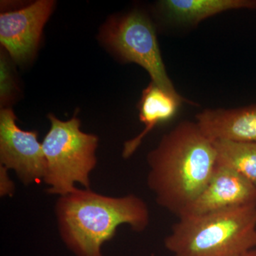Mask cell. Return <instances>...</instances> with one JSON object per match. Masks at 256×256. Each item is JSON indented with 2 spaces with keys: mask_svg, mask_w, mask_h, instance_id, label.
<instances>
[{
  "mask_svg": "<svg viewBox=\"0 0 256 256\" xmlns=\"http://www.w3.org/2000/svg\"><path fill=\"white\" fill-rule=\"evenodd\" d=\"M196 124L212 142L256 143V105L230 110L208 109L197 114Z\"/></svg>",
  "mask_w": 256,
  "mask_h": 256,
  "instance_id": "cell-9",
  "label": "cell"
},
{
  "mask_svg": "<svg viewBox=\"0 0 256 256\" xmlns=\"http://www.w3.org/2000/svg\"><path fill=\"white\" fill-rule=\"evenodd\" d=\"M50 131L42 142L46 161L44 178L48 192L65 196L75 190V183L90 188V174L96 168L98 138L82 132L78 118L62 121L54 114L48 116Z\"/></svg>",
  "mask_w": 256,
  "mask_h": 256,
  "instance_id": "cell-4",
  "label": "cell"
},
{
  "mask_svg": "<svg viewBox=\"0 0 256 256\" xmlns=\"http://www.w3.org/2000/svg\"><path fill=\"white\" fill-rule=\"evenodd\" d=\"M148 162V186L156 203L180 217L213 174L217 154L196 122L184 121L163 136Z\"/></svg>",
  "mask_w": 256,
  "mask_h": 256,
  "instance_id": "cell-1",
  "label": "cell"
},
{
  "mask_svg": "<svg viewBox=\"0 0 256 256\" xmlns=\"http://www.w3.org/2000/svg\"><path fill=\"white\" fill-rule=\"evenodd\" d=\"M8 169L1 166V169H0V174H1L0 175L1 176L0 178H1L0 192H1L2 196L11 194V193L14 191V185L8 176Z\"/></svg>",
  "mask_w": 256,
  "mask_h": 256,
  "instance_id": "cell-14",
  "label": "cell"
},
{
  "mask_svg": "<svg viewBox=\"0 0 256 256\" xmlns=\"http://www.w3.org/2000/svg\"><path fill=\"white\" fill-rule=\"evenodd\" d=\"M217 164L232 168L256 186V143L214 141Z\"/></svg>",
  "mask_w": 256,
  "mask_h": 256,
  "instance_id": "cell-12",
  "label": "cell"
},
{
  "mask_svg": "<svg viewBox=\"0 0 256 256\" xmlns=\"http://www.w3.org/2000/svg\"><path fill=\"white\" fill-rule=\"evenodd\" d=\"M235 256H256V248L252 249V250H248V252Z\"/></svg>",
  "mask_w": 256,
  "mask_h": 256,
  "instance_id": "cell-15",
  "label": "cell"
},
{
  "mask_svg": "<svg viewBox=\"0 0 256 256\" xmlns=\"http://www.w3.org/2000/svg\"><path fill=\"white\" fill-rule=\"evenodd\" d=\"M256 205V186L228 166L217 164L201 193L178 218Z\"/></svg>",
  "mask_w": 256,
  "mask_h": 256,
  "instance_id": "cell-8",
  "label": "cell"
},
{
  "mask_svg": "<svg viewBox=\"0 0 256 256\" xmlns=\"http://www.w3.org/2000/svg\"><path fill=\"white\" fill-rule=\"evenodd\" d=\"M38 132L24 131L16 124V117L10 108L0 112V162L14 170L24 184L44 180L46 161Z\"/></svg>",
  "mask_w": 256,
  "mask_h": 256,
  "instance_id": "cell-6",
  "label": "cell"
},
{
  "mask_svg": "<svg viewBox=\"0 0 256 256\" xmlns=\"http://www.w3.org/2000/svg\"><path fill=\"white\" fill-rule=\"evenodd\" d=\"M160 6L176 22L196 24L228 10H256V0H163Z\"/></svg>",
  "mask_w": 256,
  "mask_h": 256,
  "instance_id": "cell-11",
  "label": "cell"
},
{
  "mask_svg": "<svg viewBox=\"0 0 256 256\" xmlns=\"http://www.w3.org/2000/svg\"><path fill=\"white\" fill-rule=\"evenodd\" d=\"M18 87L14 80L12 67L4 50L0 55V102L2 108L11 102L16 96Z\"/></svg>",
  "mask_w": 256,
  "mask_h": 256,
  "instance_id": "cell-13",
  "label": "cell"
},
{
  "mask_svg": "<svg viewBox=\"0 0 256 256\" xmlns=\"http://www.w3.org/2000/svg\"><path fill=\"white\" fill-rule=\"evenodd\" d=\"M184 101L185 99L178 94L166 92L151 82L143 90L138 106L140 120L144 124V130L136 138L124 143L122 156L129 158L156 126L173 118Z\"/></svg>",
  "mask_w": 256,
  "mask_h": 256,
  "instance_id": "cell-10",
  "label": "cell"
},
{
  "mask_svg": "<svg viewBox=\"0 0 256 256\" xmlns=\"http://www.w3.org/2000/svg\"><path fill=\"white\" fill-rule=\"evenodd\" d=\"M101 40L120 60L141 66L152 82L166 92L178 94L163 63L156 30L149 18L134 11L112 18L101 32Z\"/></svg>",
  "mask_w": 256,
  "mask_h": 256,
  "instance_id": "cell-5",
  "label": "cell"
},
{
  "mask_svg": "<svg viewBox=\"0 0 256 256\" xmlns=\"http://www.w3.org/2000/svg\"><path fill=\"white\" fill-rule=\"evenodd\" d=\"M56 214L60 237L76 256H104L102 245L120 226L128 224L142 232L150 222L149 210L140 197L106 196L90 188H76L60 196Z\"/></svg>",
  "mask_w": 256,
  "mask_h": 256,
  "instance_id": "cell-2",
  "label": "cell"
},
{
  "mask_svg": "<svg viewBox=\"0 0 256 256\" xmlns=\"http://www.w3.org/2000/svg\"><path fill=\"white\" fill-rule=\"evenodd\" d=\"M178 218L164 239L172 256H235L256 248V205Z\"/></svg>",
  "mask_w": 256,
  "mask_h": 256,
  "instance_id": "cell-3",
  "label": "cell"
},
{
  "mask_svg": "<svg viewBox=\"0 0 256 256\" xmlns=\"http://www.w3.org/2000/svg\"><path fill=\"white\" fill-rule=\"evenodd\" d=\"M54 5L52 0H38L22 9L1 13L0 42L16 63H25L34 55Z\"/></svg>",
  "mask_w": 256,
  "mask_h": 256,
  "instance_id": "cell-7",
  "label": "cell"
}]
</instances>
